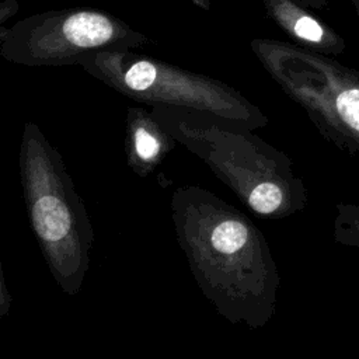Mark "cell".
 <instances>
[{"label": "cell", "instance_id": "52a82bcc", "mask_svg": "<svg viewBox=\"0 0 359 359\" xmlns=\"http://www.w3.org/2000/svg\"><path fill=\"white\" fill-rule=\"evenodd\" d=\"M264 8L294 45L325 56L344 53L345 39L296 0H264Z\"/></svg>", "mask_w": 359, "mask_h": 359}, {"label": "cell", "instance_id": "6da1fadb", "mask_svg": "<svg viewBox=\"0 0 359 359\" xmlns=\"http://www.w3.org/2000/svg\"><path fill=\"white\" fill-rule=\"evenodd\" d=\"M177 241L203 296L231 324L265 327L280 275L262 231L241 210L199 187L171 195Z\"/></svg>", "mask_w": 359, "mask_h": 359}, {"label": "cell", "instance_id": "277c9868", "mask_svg": "<svg viewBox=\"0 0 359 359\" xmlns=\"http://www.w3.org/2000/svg\"><path fill=\"white\" fill-rule=\"evenodd\" d=\"M88 74L150 107L180 108L240 125L248 130L269 118L234 87L136 50H105L80 59Z\"/></svg>", "mask_w": 359, "mask_h": 359}, {"label": "cell", "instance_id": "4fadbf2b", "mask_svg": "<svg viewBox=\"0 0 359 359\" xmlns=\"http://www.w3.org/2000/svg\"><path fill=\"white\" fill-rule=\"evenodd\" d=\"M196 7H199V8H202V10H209L210 8V6H212V3L215 1V0H191Z\"/></svg>", "mask_w": 359, "mask_h": 359}, {"label": "cell", "instance_id": "ba28073f", "mask_svg": "<svg viewBox=\"0 0 359 359\" xmlns=\"http://www.w3.org/2000/svg\"><path fill=\"white\" fill-rule=\"evenodd\" d=\"M177 146V140L164 129L158 119L143 107L126 111L125 154L129 168L137 177L151 174Z\"/></svg>", "mask_w": 359, "mask_h": 359}, {"label": "cell", "instance_id": "7a4b0ae2", "mask_svg": "<svg viewBox=\"0 0 359 359\" xmlns=\"http://www.w3.org/2000/svg\"><path fill=\"white\" fill-rule=\"evenodd\" d=\"M151 114L257 216L283 219L306 208V185L292 160L252 130L180 108L151 107Z\"/></svg>", "mask_w": 359, "mask_h": 359}, {"label": "cell", "instance_id": "7c38bea8", "mask_svg": "<svg viewBox=\"0 0 359 359\" xmlns=\"http://www.w3.org/2000/svg\"><path fill=\"white\" fill-rule=\"evenodd\" d=\"M297 3L303 4L304 7H309V8H317V10H321L324 7L328 6L330 0H296Z\"/></svg>", "mask_w": 359, "mask_h": 359}, {"label": "cell", "instance_id": "30bf717a", "mask_svg": "<svg viewBox=\"0 0 359 359\" xmlns=\"http://www.w3.org/2000/svg\"><path fill=\"white\" fill-rule=\"evenodd\" d=\"M11 307V296L6 285V279L0 266V318L7 316Z\"/></svg>", "mask_w": 359, "mask_h": 359}, {"label": "cell", "instance_id": "5b68a950", "mask_svg": "<svg viewBox=\"0 0 359 359\" xmlns=\"http://www.w3.org/2000/svg\"><path fill=\"white\" fill-rule=\"evenodd\" d=\"M251 50L324 139L359 157V70L294 43L255 38Z\"/></svg>", "mask_w": 359, "mask_h": 359}, {"label": "cell", "instance_id": "9c48e42d", "mask_svg": "<svg viewBox=\"0 0 359 359\" xmlns=\"http://www.w3.org/2000/svg\"><path fill=\"white\" fill-rule=\"evenodd\" d=\"M335 210L334 240L342 245L359 248V205L339 202Z\"/></svg>", "mask_w": 359, "mask_h": 359}, {"label": "cell", "instance_id": "8992f818", "mask_svg": "<svg viewBox=\"0 0 359 359\" xmlns=\"http://www.w3.org/2000/svg\"><path fill=\"white\" fill-rule=\"evenodd\" d=\"M153 41L116 15L90 7L36 13L0 28V55L24 66H70L105 50H136Z\"/></svg>", "mask_w": 359, "mask_h": 359}, {"label": "cell", "instance_id": "3957f363", "mask_svg": "<svg viewBox=\"0 0 359 359\" xmlns=\"http://www.w3.org/2000/svg\"><path fill=\"white\" fill-rule=\"evenodd\" d=\"M20 180L28 219L60 289L76 294L88 271L94 230L62 154L34 122L21 136Z\"/></svg>", "mask_w": 359, "mask_h": 359}, {"label": "cell", "instance_id": "5bb4252c", "mask_svg": "<svg viewBox=\"0 0 359 359\" xmlns=\"http://www.w3.org/2000/svg\"><path fill=\"white\" fill-rule=\"evenodd\" d=\"M351 3H352L353 8H355V11H356L358 18H359V0H351Z\"/></svg>", "mask_w": 359, "mask_h": 359}, {"label": "cell", "instance_id": "8fae6325", "mask_svg": "<svg viewBox=\"0 0 359 359\" xmlns=\"http://www.w3.org/2000/svg\"><path fill=\"white\" fill-rule=\"evenodd\" d=\"M20 10V4L17 0H1L0 1V28L3 24L14 17Z\"/></svg>", "mask_w": 359, "mask_h": 359}]
</instances>
